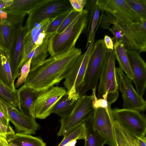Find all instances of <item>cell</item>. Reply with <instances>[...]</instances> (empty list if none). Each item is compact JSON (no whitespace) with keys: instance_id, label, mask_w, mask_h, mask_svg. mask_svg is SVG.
I'll use <instances>...</instances> for the list:
<instances>
[{"instance_id":"obj_1","label":"cell","mask_w":146,"mask_h":146,"mask_svg":"<svg viewBox=\"0 0 146 146\" xmlns=\"http://www.w3.org/2000/svg\"><path fill=\"white\" fill-rule=\"evenodd\" d=\"M82 53L80 49L75 48L50 56L30 71L24 85L39 92L58 84L65 78Z\"/></svg>"},{"instance_id":"obj_2","label":"cell","mask_w":146,"mask_h":146,"mask_svg":"<svg viewBox=\"0 0 146 146\" xmlns=\"http://www.w3.org/2000/svg\"><path fill=\"white\" fill-rule=\"evenodd\" d=\"M87 13L83 9L64 31L50 37L48 50L50 56L66 53L75 48L77 40L87 26Z\"/></svg>"},{"instance_id":"obj_3","label":"cell","mask_w":146,"mask_h":146,"mask_svg":"<svg viewBox=\"0 0 146 146\" xmlns=\"http://www.w3.org/2000/svg\"><path fill=\"white\" fill-rule=\"evenodd\" d=\"M108 50L103 39L98 40L94 43L83 82L79 92L80 97L89 90L97 88Z\"/></svg>"},{"instance_id":"obj_4","label":"cell","mask_w":146,"mask_h":146,"mask_svg":"<svg viewBox=\"0 0 146 146\" xmlns=\"http://www.w3.org/2000/svg\"><path fill=\"white\" fill-rule=\"evenodd\" d=\"M115 59L113 50H109L104 61L98 88V98H102L107 94V101L111 106L117 100L118 96Z\"/></svg>"},{"instance_id":"obj_5","label":"cell","mask_w":146,"mask_h":146,"mask_svg":"<svg viewBox=\"0 0 146 146\" xmlns=\"http://www.w3.org/2000/svg\"><path fill=\"white\" fill-rule=\"evenodd\" d=\"M93 95H84L80 97L70 114L61 117L59 120L60 129L58 136L64 135L70 129L75 126L85 123L93 116L95 110L93 107Z\"/></svg>"},{"instance_id":"obj_6","label":"cell","mask_w":146,"mask_h":146,"mask_svg":"<svg viewBox=\"0 0 146 146\" xmlns=\"http://www.w3.org/2000/svg\"><path fill=\"white\" fill-rule=\"evenodd\" d=\"M72 9L69 0H45L29 14L24 26L27 31L45 19L56 18Z\"/></svg>"},{"instance_id":"obj_7","label":"cell","mask_w":146,"mask_h":146,"mask_svg":"<svg viewBox=\"0 0 146 146\" xmlns=\"http://www.w3.org/2000/svg\"><path fill=\"white\" fill-rule=\"evenodd\" d=\"M111 111L114 119L127 133L136 137L145 136L146 119L139 111L117 108Z\"/></svg>"},{"instance_id":"obj_8","label":"cell","mask_w":146,"mask_h":146,"mask_svg":"<svg viewBox=\"0 0 146 146\" xmlns=\"http://www.w3.org/2000/svg\"><path fill=\"white\" fill-rule=\"evenodd\" d=\"M115 70L118 89L122 95L123 108L145 111L146 101L135 90L132 81L119 68H115Z\"/></svg>"},{"instance_id":"obj_9","label":"cell","mask_w":146,"mask_h":146,"mask_svg":"<svg viewBox=\"0 0 146 146\" xmlns=\"http://www.w3.org/2000/svg\"><path fill=\"white\" fill-rule=\"evenodd\" d=\"M22 23L15 28L8 49L12 77L14 82L19 76L25 58L24 40L27 30Z\"/></svg>"},{"instance_id":"obj_10","label":"cell","mask_w":146,"mask_h":146,"mask_svg":"<svg viewBox=\"0 0 146 146\" xmlns=\"http://www.w3.org/2000/svg\"><path fill=\"white\" fill-rule=\"evenodd\" d=\"M100 10L110 13L122 24L129 26L141 22L125 0H97Z\"/></svg>"},{"instance_id":"obj_11","label":"cell","mask_w":146,"mask_h":146,"mask_svg":"<svg viewBox=\"0 0 146 146\" xmlns=\"http://www.w3.org/2000/svg\"><path fill=\"white\" fill-rule=\"evenodd\" d=\"M0 107L14 125L18 133L35 134L40 129V125L35 119L22 113L0 96Z\"/></svg>"},{"instance_id":"obj_12","label":"cell","mask_w":146,"mask_h":146,"mask_svg":"<svg viewBox=\"0 0 146 146\" xmlns=\"http://www.w3.org/2000/svg\"><path fill=\"white\" fill-rule=\"evenodd\" d=\"M111 105L95 110L92 117L94 129L105 139L109 146H115L114 123Z\"/></svg>"},{"instance_id":"obj_13","label":"cell","mask_w":146,"mask_h":146,"mask_svg":"<svg viewBox=\"0 0 146 146\" xmlns=\"http://www.w3.org/2000/svg\"><path fill=\"white\" fill-rule=\"evenodd\" d=\"M62 87L52 86L39 92L35 106V118L44 119L51 113L54 106L66 92Z\"/></svg>"},{"instance_id":"obj_14","label":"cell","mask_w":146,"mask_h":146,"mask_svg":"<svg viewBox=\"0 0 146 146\" xmlns=\"http://www.w3.org/2000/svg\"><path fill=\"white\" fill-rule=\"evenodd\" d=\"M129 64L133 75L136 91L143 97L146 86V64L140 55V53L134 50L127 51Z\"/></svg>"},{"instance_id":"obj_15","label":"cell","mask_w":146,"mask_h":146,"mask_svg":"<svg viewBox=\"0 0 146 146\" xmlns=\"http://www.w3.org/2000/svg\"><path fill=\"white\" fill-rule=\"evenodd\" d=\"M55 18L45 19L27 31L24 40L25 58L42 43L47 35L46 31L48 25Z\"/></svg>"},{"instance_id":"obj_16","label":"cell","mask_w":146,"mask_h":146,"mask_svg":"<svg viewBox=\"0 0 146 146\" xmlns=\"http://www.w3.org/2000/svg\"><path fill=\"white\" fill-rule=\"evenodd\" d=\"M118 24L133 50L146 52V20L129 26Z\"/></svg>"},{"instance_id":"obj_17","label":"cell","mask_w":146,"mask_h":146,"mask_svg":"<svg viewBox=\"0 0 146 146\" xmlns=\"http://www.w3.org/2000/svg\"><path fill=\"white\" fill-rule=\"evenodd\" d=\"M19 110L23 114L35 118V109L39 92L23 85L17 90Z\"/></svg>"},{"instance_id":"obj_18","label":"cell","mask_w":146,"mask_h":146,"mask_svg":"<svg viewBox=\"0 0 146 146\" xmlns=\"http://www.w3.org/2000/svg\"><path fill=\"white\" fill-rule=\"evenodd\" d=\"M80 97L75 89H71L62 97L54 106L51 113H54L64 117L68 116L74 108Z\"/></svg>"},{"instance_id":"obj_19","label":"cell","mask_w":146,"mask_h":146,"mask_svg":"<svg viewBox=\"0 0 146 146\" xmlns=\"http://www.w3.org/2000/svg\"><path fill=\"white\" fill-rule=\"evenodd\" d=\"M0 82L11 90L16 92L9 63L8 50L0 47Z\"/></svg>"},{"instance_id":"obj_20","label":"cell","mask_w":146,"mask_h":146,"mask_svg":"<svg viewBox=\"0 0 146 146\" xmlns=\"http://www.w3.org/2000/svg\"><path fill=\"white\" fill-rule=\"evenodd\" d=\"M45 0H14L12 4L2 11L11 15L29 14Z\"/></svg>"},{"instance_id":"obj_21","label":"cell","mask_w":146,"mask_h":146,"mask_svg":"<svg viewBox=\"0 0 146 146\" xmlns=\"http://www.w3.org/2000/svg\"><path fill=\"white\" fill-rule=\"evenodd\" d=\"M53 34H47L42 43L25 57L23 62V66L31 58L30 67V71H31L35 69L46 59L48 55V46L49 38Z\"/></svg>"},{"instance_id":"obj_22","label":"cell","mask_w":146,"mask_h":146,"mask_svg":"<svg viewBox=\"0 0 146 146\" xmlns=\"http://www.w3.org/2000/svg\"><path fill=\"white\" fill-rule=\"evenodd\" d=\"M113 42L114 52L115 58L119 63V68L132 81L133 77L127 55V51L120 41H115Z\"/></svg>"},{"instance_id":"obj_23","label":"cell","mask_w":146,"mask_h":146,"mask_svg":"<svg viewBox=\"0 0 146 146\" xmlns=\"http://www.w3.org/2000/svg\"><path fill=\"white\" fill-rule=\"evenodd\" d=\"M97 30L93 33L89 44L86 52L83 53L84 56L80 66L78 74L75 82V88L76 92L79 94L82 86L85 74L88 66L92 49L95 41V37Z\"/></svg>"},{"instance_id":"obj_24","label":"cell","mask_w":146,"mask_h":146,"mask_svg":"<svg viewBox=\"0 0 146 146\" xmlns=\"http://www.w3.org/2000/svg\"><path fill=\"white\" fill-rule=\"evenodd\" d=\"M9 143L19 146H46V144L40 138L29 134L17 133L7 137Z\"/></svg>"},{"instance_id":"obj_25","label":"cell","mask_w":146,"mask_h":146,"mask_svg":"<svg viewBox=\"0 0 146 146\" xmlns=\"http://www.w3.org/2000/svg\"><path fill=\"white\" fill-rule=\"evenodd\" d=\"M10 19L6 13L2 11H0V34L2 39L3 47L7 49L13 31L17 25L14 24Z\"/></svg>"},{"instance_id":"obj_26","label":"cell","mask_w":146,"mask_h":146,"mask_svg":"<svg viewBox=\"0 0 146 146\" xmlns=\"http://www.w3.org/2000/svg\"><path fill=\"white\" fill-rule=\"evenodd\" d=\"M85 123L86 133L84 146H104L106 144L105 139L94 129L92 117Z\"/></svg>"},{"instance_id":"obj_27","label":"cell","mask_w":146,"mask_h":146,"mask_svg":"<svg viewBox=\"0 0 146 146\" xmlns=\"http://www.w3.org/2000/svg\"><path fill=\"white\" fill-rule=\"evenodd\" d=\"M86 129L85 123L79 124L70 129L63 136L61 142L57 146H64L69 142L78 139L85 140Z\"/></svg>"},{"instance_id":"obj_28","label":"cell","mask_w":146,"mask_h":146,"mask_svg":"<svg viewBox=\"0 0 146 146\" xmlns=\"http://www.w3.org/2000/svg\"><path fill=\"white\" fill-rule=\"evenodd\" d=\"M84 54H81L77 58L69 73L65 78L63 84L67 90L75 86V82L79 68L83 57Z\"/></svg>"},{"instance_id":"obj_29","label":"cell","mask_w":146,"mask_h":146,"mask_svg":"<svg viewBox=\"0 0 146 146\" xmlns=\"http://www.w3.org/2000/svg\"><path fill=\"white\" fill-rule=\"evenodd\" d=\"M109 30L112 32L114 36L112 38L113 42L115 41H120L127 51L133 50L132 47L127 40L118 22L114 24L112 27L110 28Z\"/></svg>"},{"instance_id":"obj_30","label":"cell","mask_w":146,"mask_h":146,"mask_svg":"<svg viewBox=\"0 0 146 146\" xmlns=\"http://www.w3.org/2000/svg\"><path fill=\"white\" fill-rule=\"evenodd\" d=\"M131 8L141 19L146 20V0H125Z\"/></svg>"},{"instance_id":"obj_31","label":"cell","mask_w":146,"mask_h":146,"mask_svg":"<svg viewBox=\"0 0 146 146\" xmlns=\"http://www.w3.org/2000/svg\"><path fill=\"white\" fill-rule=\"evenodd\" d=\"M0 96L13 106H18L17 91L13 92L6 88L0 82Z\"/></svg>"},{"instance_id":"obj_32","label":"cell","mask_w":146,"mask_h":146,"mask_svg":"<svg viewBox=\"0 0 146 146\" xmlns=\"http://www.w3.org/2000/svg\"><path fill=\"white\" fill-rule=\"evenodd\" d=\"M114 127L115 146H130L125 135L124 129L115 120Z\"/></svg>"},{"instance_id":"obj_33","label":"cell","mask_w":146,"mask_h":146,"mask_svg":"<svg viewBox=\"0 0 146 146\" xmlns=\"http://www.w3.org/2000/svg\"><path fill=\"white\" fill-rule=\"evenodd\" d=\"M97 5V0H87L85 5L87 13V23L85 30L87 38L90 31L92 20Z\"/></svg>"},{"instance_id":"obj_34","label":"cell","mask_w":146,"mask_h":146,"mask_svg":"<svg viewBox=\"0 0 146 146\" xmlns=\"http://www.w3.org/2000/svg\"><path fill=\"white\" fill-rule=\"evenodd\" d=\"M70 10L56 17L48 25L46 29L47 34L55 33Z\"/></svg>"},{"instance_id":"obj_35","label":"cell","mask_w":146,"mask_h":146,"mask_svg":"<svg viewBox=\"0 0 146 146\" xmlns=\"http://www.w3.org/2000/svg\"><path fill=\"white\" fill-rule=\"evenodd\" d=\"M31 58L28 60L22 67L16 82L15 84V88L19 87L25 82L30 71Z\"/></svg>"},{"instance_id":"obj_36","label":"cell","mask_w":146,"mask_h":146,"mask_svg":"<svg viewBox=\"0 0 146 146\" xmlns=\"http://www.w3.org/2000/svg\"><path fill=\"white\" fill-rule=\"evenodd\" d=\"M106 15L102 13L100 18L98 25H100L101 28L110 30L111 25H113L117 22V20L110 13L105 12Z\"/></svg>"},{"instance_id":"obj_37","label":"cell","mask_w":146,"mask_h":146,"mask_svg":"<svg viewBox=\"0 0 146 146\" xmlns=\"http://www.w3.org/2000/svg\"><path fill=\"white\" fill-rule=\"evenodd\" d=\"M80 12L76 11L73 9H72L55 33H60L64 31L75 19Z\"/></svg>"},{"instance_id":"obj_38","label":"cell","mask_w":146,"mask_h":146,"mask_svg":"<svg viewBox=\"0 0 146 146\" xmlns=\"http://www.w3.org/2000/svg\"><path fill=\"white\" fill-rule=\"evenodd\" d=\"M100 9L97 4L94 15L93 18L89 35L87 38V41L86 46V49L89 44L91 36L95 31V29L98 25L100 19Z\"/></svg>"},{"instance_id":"obj_39","label":"cell","mask_w":146,"mask_h":146,"mask_svg":"<svg viewBox=\"0 0 146 146\" xmlns=\"http://www.w3.org/2000/svg\"><path fill=\"white\" fill-rule=\"evenodd\" d=\"M73 9L78 12H80L83 10L86 0H69Z\"/></svg>"},{"instance_id":"obj_40","label":"cell","mask_w":146,"mask_h":146,"mask_svg":"<svg viewBox=\"0 0 146 146\" xmlns=\"http://www.w3.org/2000/svg\"><path fill=\"white\" fill-rule=\"evenodd\" d=\"M14 131L10 126H6L0 122V134L6 137L15 133Z\"/></svg>"},{"instance_id":"obj_41","label":"cell","mask_w":146,"mask_h":146,"mask_svg":"<svg viewBox=\"0 0 146 146\" xmlns=\"http://www.w3.org/2000/svg\"><path fill=\"white\" fill-rule=\"evenodd\" d=\"M103 40L108 50H113V42L112 38L108 35H106L104 36Z\"/></svg>"},{"instance_id":"obj_42","label":"cell","mask_w":146,"mask_h":146,"mask_svg":"<svg viewBox=\"0 0 146 146\" xmlns=\"http://www.w3.org/2000/svg\"><path fill=\"white\" fill-rule=\"evenodd\" d=\"M9 121L3 110L0 107V122L6 126H10Z\"/></svg>"},{"instance_id":"obj_43","label":"cell","mask_w":146,"mask_h":146,"mask_svg":"<svg viewBox=\"0 0 146 146\" xmlns=\"http://www.w3.org/2000/svg\"><path fill=\"white\" fill-rule=\"evenodd\" d=\"M124 132L130 146H139L134 137L127 133L124 129Z\"/></svg>"},{"instance_id":"obj_44","label":"cell","mask_w":146,"mask_h":146,"mask_svg":"<svg viewBox=\"0 0 146 146\" xmlns=\"http://www.w3.org/2000/svg\"><path fill=\"white\" fill-rule=\"evenodd\" d=\"M14 0H0V11L10 6Z\"/></svg>"},{"instance_id":"obj_45","label":"cell","mask_w":146,"mask_h":146,"mask_svg":"<svg viewBox=\"0 0 146 146\" xmlns=\"http://www.w3.org/2000/svg\"><path fill=\"white\" fill-rule=\"evenodd\" d=\"M135 138L139 146H146L145 136L141 137H135Z\"/></svg>"},{"instance_id":"obj_46","label":"cell","mask_w":146,"mask_h":146,"mask_svg":"<svg viewBox=\"0 0 146 146\" xmlns=\"http://www.w3.org/2000/svg\"><path fill=\"white\" fill-rule=\"evenodd\" d=\"M0 146H9L7 138L0 134Z\"/></svg>"},{"instance_id":"obj_47","label":"cell","mask_w":146,"mask_h":146,"mask_svg":"<svg viewBox=\"0 0 146 146\" xmlns=\"http://www.w3.org/2000/svg\"><path fill=\"white\" fill-rule=\"evenodd\" d=\"M76 142V140H73L69 142L64 146H74Z\"/></svg>"},{"instance_id":"obj_48","label":"cell","mask_w":146,"mask_h":146,"mask_svg":"<svg viewBox=\"0 0 146 146\" xmlns=\"http://www.w3.org/2000/svg\"><path fill=\"white\" fill-rule=\"evenodd\" d=\"M0 47H3L2 39L0 34Z\"/></svg>"},{"instance_id":"obj_49","label":"cell","mask_w":146,"mask_h":146,"mask_svg":"<svg viewBox=\"0 0 146 146\" xmlns=\"http://www.w3.org/2000/svg\"><path fill=\"white\" fill-rule=\"evenodd\" d=\"M9 146H19L15 144L11 143H9Z\"/></svg>"}]
</instances>
